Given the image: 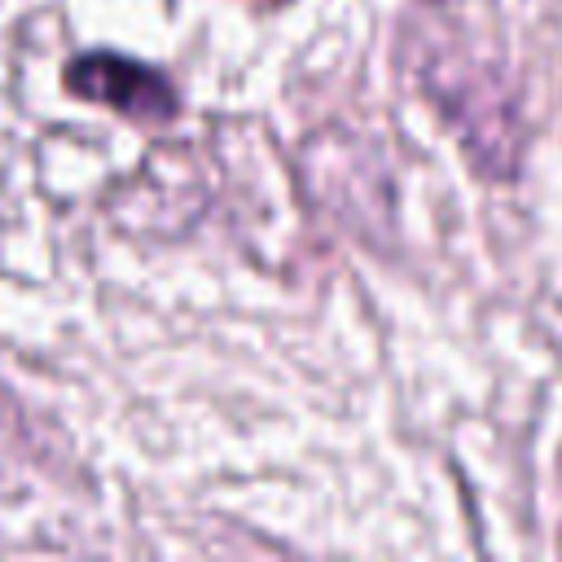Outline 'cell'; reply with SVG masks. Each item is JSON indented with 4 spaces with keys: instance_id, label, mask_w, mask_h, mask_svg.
Returning <instances> with one entry per match:
<instances>
[{
    "instance_id": "obj_1",
    "label": "cell",
    "mask_w": 562,
    "mask_h": 562,
    "mask_svg": "<svg viewBox=\"0 0 562 562\" xmlns=\"http://www.w3.org/2000/svg\"><path fill=\"white\" fill-rule=\"evenodd\" d=\"M66 88L83 101H101L114 114H127L136 123H167L180 105L171 79L145 61L119 57V53H83L66 66Z\"/></svg>"
}]
</instances>
